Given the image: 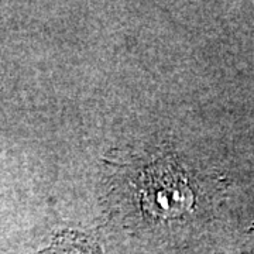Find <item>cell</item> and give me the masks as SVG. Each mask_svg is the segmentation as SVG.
Returning <instances> with one entry per match:
<instances>
[{"instance_id": "1", "label": "cell", "mask_w": 254, "mask_h": 254, "mask_svg": "<svg viewBox=\"0 0 254 254\" xmlns=\"http://www.w3.org/2000/svg\"><path fill=\"white\" fill-rule=\"evenodd\" d=\"M140 196L145 212L157 218L181 216L193 202L187 178L171 164L154 165L145 171L140 184Z\"/></svg>"}]
</instances>
